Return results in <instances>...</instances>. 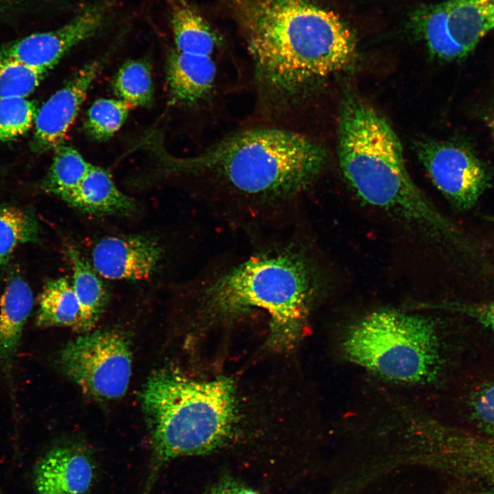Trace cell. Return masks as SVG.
Returning a JSON list of instances; mask_svg holds the SVG:
<instances>
[{"label": "cell", "mask_w": 494, "mask_h": 494, "mask_svg": "<svg viewBox=\"0 0 494 494\" xmlns=\"http://www.w3.org/2000/svg\"><path fill=\"white\" fill-rule=\"evenodd\" d=\"M401 143L387 120L362 99L348 95L338 121V155L343 177L364 203L428 239L447 243L456 228L412 180Z\"/></svg>", "instance_id": "obj_3"}, {"label": "cell", "mask_w": 494, "mask_h": 494, "mask_svg": "<svg viewBox=\"0 0 494 494\" xmlns=\"http://www.w3.org/2000/svg\"><path fill=\"white\" fill-rule=\"evenodd\" d=\"M209 494H259L252 489L233 481L220 483Z\"/></svg>", "instance_id": "obj_28"}, {"label": "cell", "mask_w": 494, "mask_h": 494, "mask_svg": "<svg viewBox=\"0 0 494 494\" xmlns=\"http://www.w3.org/2000/svg\"><path fill=\"white\" fill-rule=\"evenodd\" d=\"M39 226L33 214L21 208L0 206V266L20 244L38 241Z\"/></svg>", "instance_id": "obj_21"}, {"label": "cell", "mask_w": 494, "mask_h": 494, "mask_svg": "<svg viewBox=\"0 0 494 494\" xmlns=\"http://www.w3.org/2000/svg\"><path fill=\"white\" fill-rule=\"evenodd\" d=\"M476 320L494 331V301L482 303H450L442 306Z\"/></svg>", "instance_id": "obj_27"}, {"label": "cell", "mask_w": 494, "mask_h": 494, "mask_svg": "<svg viewBox=\"0 0 494 494\" xmlns=\"http://www.w3.org/2000/svg\"><path fill=\"white\" fill-rule=\"evenodd\" d=\"M418 27L430 54L459 60L494 30V0H447L423 10Z\"/></svg>", "instance_id": "obj_8"}, {"label": "cell", "mask_w": 494, "mask_h": 494, "mask_svg": "<svg viewBox=\"0 0 494 494\" xmlns=\"http://www.w3.org/2000/svg\"><path fill=\"white\" fill-rule=\"evenodd\" d=\"M62 494H67V493H62Z\"/></svg>", "instance_id": "obj_30"}, {"label": "cell", "mask_w": 494, "mask_h": 494, "mask_svg": "<svg viewBox=\"0 0 494 494\" xmlns=\"http://www.w3.org/2000/svg\"><path fill=\"white\" fill-rule=\"evenodd\" d=\"M317 288L305 256L284 246L255 254L204 280L197 290L198 307L212 321L263 310L270 318V344L286 349L298 339Z\"/></svg>", "instance_id": "obj_4"}, {"label": "cell", "mask_w": 494, "mask_h": 494, "mask_svg": "<svg viewBox=\"0 0 494 494\" xmlns=\"http://www.w3.org/2000/svg\"><path fill=\"white\" fill-rule=\"evenodd\" d=\"M161 257L158 243L143 235L104 237L92 251L95 270L103 277L114 280L148 279Z\"/></svg>", "instance_id": "obj_14"}, {"label": "cell", "mask_w": 494, "mask_h": 494, "mask_svg": "<svg viewBox=\"0 0 494 494\" xmlns=\"http://www.w3.org/2000/svg\"><path fill=\"white\" fill-rule=\"evenodd\" d=\"M54 151L52 163L42 182V187L64 200L78 187L92 165L71 146L62 144Z\"/></svg>", "instance_id": "obj_20"}, {"label": "cell", "mask_w": 494, "mask_h": 494, "mask_svg": "<svg viewBox=\"0 0 494 494\" xmlns=\"http://www.w3.org/2000/svg\"><path fill=\"white\" fill-rule=\"evenodd\" d=\"M434 454L473 494H494V436L438 425L431 432Z\"/></svg>", "instance_id": "obj_11"}, {"label": "cell", "mask_w": 494, "mask_h": 494, "mask_svg": "<svg viewBox=\"0 0 494 494\" xmlns=\"http://www.w3.org/2000/svg\"><path fill=\"white\" fill-rule=\"evenodd\" d=\"M33 303L29 285L19 276L12 277L0 300V368L6 374L12 368Z\"/></svg>", "instance_id": "obj_16"}, {"label": "cell", "mask_w": 494, "mask_h": 494, "mask_svg": "<svg viewBox=\"0 0 494 494\" xmlns=\"http://www.w3.org/2000/svg\"><path fill=\"white\" fill-rule=\"evenodd\" d=\"M489 126L493 134V137H494V116L490 119L489 122Z\"/></svg>", "instance_id": "obj_29"}, {"label": "cell", "mask_w": 494, "mask_h": 494, "mask_svg": "<svg viewBox=\"0 0 494 494\" xmlns=\"http://www.w3.org/2000/svg\"><path fill=\"white\" fill-rule=\"evenodd\" d=\"M44 73L18 62H0V99L27 97L38 86Z\"/></svg>", "instance_id": "obj_25"}, {"label": "cell", "mask_w": 494, "mask_h": 494, "mask_svg": "<svg viewBox=\"0 0 494 494\" xmlns=\"http://www.w3.org/2000/svg\"><path fill=\"white\" fill-rule=\"evenodd\" d=\"M115 94L133 108L148 107L153 101V84L151 70L143 60L125 63L117 73L113 81Z\"/></svg>", "instance_id": "obj_22"}, {"label": "cell", "mask_w": 494, "mask_h": 494, "mask_svg": "<svg viewBox=\"0 0 494 494\" xmlns=\"http://www.w3.org/2000/svg\"><path fill=\"white\" fill-rule=\"evenodd\" d=\"M342 348L351 362L406 385L433 383L444 362L434 318L399 309H378L359 318L346 331Z\"/></svg>", "instance_id": "obj_6"}, {"label": "cell", "mask_w": 494, "mask_h": 494, "mask_svg": "<svg viewBox=\"0 0 494 494\" xmlns=\"http://www.w3.org/2000/svg\"><path fill=\"white\" fill-rule=\"evenodd\" d=\"M34 103L25 97L0 99V142L16 139L32 127L36 116Z\"/></svg>", "instance_id": "obj_24"}, {"label": "cell", "mask_w": 494, "mask_h": 494, "mask_svg": "<svg viewBox=\"0 0 494 494\" xmlns=\"http://www.w3.org/2000/svg\"><path fill=\"white\" fill-rule=\"evenodd\" d=\"M112 3L87 8L55 30L33 34L0 47V62L14 61L46 72L71 48L92 36L104 24Z\"/></svg>", "instance_id": "obj_10"}, {"label": "cell", "mask_w": 494, "mask_h": 494, "mask_svg": "<svg viewBox=\"0 0 494 494\" xmlns=\"http://www.w3.org/2000/svg\"><path fill=\"white\" fill-rule=\"evenodd\" d=\"M34 477L38 494H88L95 477V465L84 449L62 445L39 460Z\"/></svg>", "instance_id": "obj_15"}, {"label": "cell", "mask_w": 494, "mask_h": 494, "mask_svg": "<svg viewBox=\"0 0 494 494\" xmlns=\"http://www.w3.org/2000/svg\"><path fill=\"white\" fill-rule=\"evenodd\" d=\"M472 416L487 433L494 434V381L476 390L471 399Z\"/></svg>", "instance_id": "obj_26"}, {"label": "cell", "mask_w": 494, "mask_h": 494, "mask_svg": "<svg viewBox=\"0 0 494 494\" xmlns=\"http://www.w3.org/2000/svg\"><path fill=\"white\" fill-rule=\"evenodd\" d=\"M64 201L83 213L95 215H127L135 209L134 202L118 189L110 174L93 165Z\"/></svg>", "instance_id": "obj_17"}, {"label": "cell", "mask_w": 494, "mask_h": 494, "mask_svg": "<svg viewBox=\"0 0 494 494\" xmlns=\"http://www.w3.org/2000/svg\"><path fill=\"white\" fill-rule=\"evenodd\" d=\"M132 108L121 99H99L88 110L84 129L95 140L108 139L119 130Z\"/></svg>", "instance_id": "obj_23"}, {"label": "cell", "mask_w": 494, "mask_h": 494, "mask_svg": "<svg viewBox=\"0 0 494 494\" xmlns=\"http://www.w3.org/2000/svg\"><path fill=\"white\" fill-rule=\"evenodd\" d=\"M35 325L40 328L69 327L80 331V307L67 277L47 281L39 295Z\"/></svg>", "instance_id": "obj_19"}, {"label": "cell", "mask_w": 494, "mask_h": 494, "mask_svg": "<svg viewBox=\"0 0 494 494\" xmlns=\"http://www.w3.org/2000/svg\"><path fill=\"white\" fill-rule=\"evenodd\" d=\"M73 271V288L80 307V331L93 329L107 305L108 292L97 272L73 246H67Z\"/></svg>", "instance_id": "obj_18"}, {"label": "cell", "mask_w": 494, "mask_h": 494, "mask_svg": "<svg viewBox=\"0 0 494 494\" xmlns=\"http://www.w3.org/2000/svg\"><path fill=\"white\" fill-rule=\"evenodd\" d=\"M416 150L434 186L459 211L472 209L490 185L486 167L463 145L428 139L419 141Z\"/></svg>", "instance_id": "obj_9"}, {"label": "cell", "mask_w": 494, "mask_h": 494, "mask_svg": "<svg viewBox=\"0 0 494 494\" xmlns=\"http://www.w3.org/2000/svg\"><path fill=\"white\" fill-rule=\"evenodd\" d=\"M325 148L286 126H257L233 133L196 156L174 159L172 170L250 210L288 204L322 171Z\"/></svg>", "instance_id": "obj_2"}, {"label": "cell", "mask_w": 494, "mask_h": 494, "mask_svg": "<svg viewBox=\"0 0 494 494\" xmlns=\"http://www.w3.org/2000/svg\"><path fill=\"white\" fill-rule=\"evenodd\" d=\"M132 356L128 340L114 330L78 336L60 351L62 373L84 392L102 400L126 394L132 374Z\"/></svg>", "instance_id": "obj_7"}, {"label": "cell", "mask_w": 494, "mask_h": 494, "mask_svg": "<svg viewBox=\"0 0 494 494\" xmlns=\"http://www.w3.org/2000/svg\"><path fill=\"white\" fill-rule=\"evenodd\" d=\"M217 51H170L166 76L172 104L189 108L210 104L217 93Z\"/></svg>", "instance_id": "obj_13"}, {"label": "cell", "mask_w": 494, "mask_h": 494, "mask_svg": "<svg viewBox=\"0 0 494 494\" xmlns=\"http://www.w3.org/2000/svg\"><path fill=\"white\" fill-rule=\"evenodd\" d=\"M101 66L97 61L83 66L41 106L34 121V132L30 142L32 152L40 154L55 150L63 144Z\"/></svg>", "instance_id": "obj_12"}, {"label": "cell", "mask_w": 494, "mask_h": 494, "mask_svg": "<svg viewBox=\"0 0 494 494\" xmlns=\"http://www.w3.org/2000/svg\"><path fill=\"white\" fill-rule=\"evenodd\" d=\"M141 398L152 450L144 494L164 464L219 449L231 439L239 419L236 388L226 377L198 381L162 369L149 377Z\"/></svg>", "instance_id": "obj_5"}, {"label": "cell", "mask_w": 494, "mask_h": 494, "mask_svg": "<svg viewBox=\"0 0 494 494\" xmlns=\"http://www.w3.org/2000/svg\"><path fill=\"white\" fill-rule=\"evenodd\" d=\"M236 30L252 60L262 101L287 106L312 84L345 69L353 35L314 0H210Z\"/></svg>", "instance_id": "obj_1"}]
</instances>
